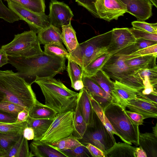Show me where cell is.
Listing matches in <instances>:
<instances>
[{"mask_svg": "<svg viewBox=\"0 0 157 157\" xmlns=\"http://www.w3.org/2000/svg\"><path fill=\"white\" fill-rule=\"evenodd\" d=\"M8 63L15 67L17 73L31 85L37 80L53 77L66 69V58L49 56L44 51L40 55L29 57L8 56Z\"/></svg>", "mask_w": 157, "mask_h": 157, "instance_id": "1", "label": "cell"}, {"mask_svg": "<svg viewBox=\"0 0 157 157\" xmlns=\"http://www.w3.org/2000/svg\"><path fill=\"white\" fill-rule=\"evenodd\" d=\"M31 85L12 70H0V101H8L29 110L37 100Z\"/></svg>", "mask_w": 157, "mask_h": 157, "instance_id": "2", "label": "cell"}, {"mask_svg": "<svg viewBox=\"0 0 157 157\" xmlns=\"http://www.w3.org/2000/svg\"><path fill=\"white\" fill-rule=\"evenodd\" d=\"M35 82L41 89L46 105L57 113L74 110L78 93L69 89L53 77L40 78Z\"/></svg>", "mask_w": 157, "mask_h": 157, "instance_id": "3", "label": "cell"}, {"mask_svg": "<svg viewBox=\"0 0 157 157\" xmlns=\"http://www.w3.org/2000/svg\"><path fill=\"white\" fill-rule=\"evenodd\" d=\"M120 105L111 103L103 109L105 114L110 123L118 136L124 142L139 146V126L134 124Z\"/></svg>", "mask_w": 157, "mask_h": 157, "instance_id": "4", "label": "cell"}, {"mask_svg": "<svg viewBox=\"0 0 157 157\" xmlns=\"http://www.w3.org/2000/svg\"><path fill=\"white\" fill-rule=\"evenodd\" d=\"M112 33L111 30L79 44L73 52L69 53L68 57L83 70L95 59L107 52Z\"/></svg>", "mask_w": 157, "mask_h": 157, "instance_id": "5", "label": "cell"}, {"mask_svg": "<svg viewBox=\"0 0 157 157\" xmlns=\"http://www.w3.org/2000/svg\"><path fill=\"white\" fill-rule=\"evenodd\" d=\"M8 56L29 57L41 54L42 50L36 33L30 30L14 35L10 43L1 47Z\"/></svg>", "mask_w": 157, "mask_h": 157, "instance_id": "6", "label": "cell"}, {"mask_svg": "<svg viewBox=\"0 0 157 157\" xmlns=\"http://www.w3.org/2000/svg\"><path fill=\"white\" fill-rule=\"evenodd\" d=\"M78 140L84 145L87 143L93 144L105 154L116 143L113 135L106 128L94 110L91 123L87 125L82 137Z\"/></svg>", "mask_w": 157, "mask_h": 157, "instance_id": "7", "label": "cell"}, {"mask_svg": "<svg viewBox=\"0 0 157 157\" xmlns=\"http://www.w3.org/2000/svg\"><path fill=\"white\" fill-rule=\"evenodd\" d=\"M74 110L57 113L49 128L40 140L48 144L72 135Z\"/></svg>", "mask_w": 157, "mask_h": 157, "instance_id": "8", "label": "cell"}, {"mask_svg": "<svg viewBox=\"0 0 157 157\" xmlns=\"http://www.w3.org/2000/svg\"><path fill=\"white\" fill-rule=\"evenodd\" d=\"M8 8L27 23L31 30L37 33L50 25L48 15L33 12L12 1H7Z\"/></svg>", "mask_w": 157, "mask_h": 157, "instance_id": "9", "label": "cell"}, {"mask_svg": "<svg viewBox=\"0 0 157 157\" xmlns=\"http://www.w3.org/2000/svg\"><path fill=\"white\" fill-rule=\"evenodd\" d=\"M133 56L115 54L110 57L101 69L110 78L120 82L136 71L128 67L125 62L126 59Z\"/></svg>", "mask_w": 157, "mask_h": 157, "instance_id": "10", "label": "cell"}, {"mask_svg": "<svg viewBox=\"0 0 157 157\" xmlns=\"http://www.w3.org/2000/svg\"><path fill=\"white\" fill-rule=\"evenodd\" d=\"M94 5L99 18L108 21L127 13L126 6L121 0H96Z\"/></svg>", "mask_w": 157, "mask_h": 157, "instance_id": "11", "label": "cell"}, {"mask_svg": "<svg viewBox=\"0 0 157 157\" xmlns=\"http://www.w3.org/2000/svg\"><path fill=\"white\" fill-rule=\"evenodd\" d=\"M121 106L127 107L132 112L141 114L144 119L157 118V103L147 98L142 94L135 98L124 101Z\"/></svg>", "mask_w": 157, "mask_h": 157, "instance_id": "12", "label": "cell"}, {"mask_svg": "<svg viewBox=\"0 0 157 157\" xmlns=\"http://www.w3.org/2000/svg\"><path fill=\"white\" fill-rule=\"evenodd\" d=\"M48 15L50 25L58 28L69 24L74 16L69 7L63 2L51 0Z\"/></svg>", "mask_w": 157, "mask_h": 157, "instance_id": "13", "label": "cell"}, {"mask_svg": "<svg viewBox=\"0 0 157 157\" xmlns=\"http://www.w3.org/2000/svg\"><path fill=\"white\" fill-rule=\"evenodd\" d=\"M112 33L107 52L112 56L136 42V39L127 28H115Z\"/></svg>", "mask_w": 157, "mask_h": 157, "instance_id": "14", "label": "cell"}, {"mask_svg": "<svg viewBox=\"0 0 157 157\" xmlns=\"http://www.w3.org/2000/svg\"><path fill=\"white\" fill-rule=\"evenodd\" d=\"M126 6L127 13L137 21H144L152 16V4L149 0H121Z\"/></svg>", "mask_w": 157, "mask_h": 157, "instance_id": "15", "label": "cell"}, {"mask_svg": "<svg viewBox=\"0 0 157 157\" xmlns=\"http://www.w3.org/2000/svg\"><path fill=\"white\" fill-rule=\"evenodd\" d=\"M29 146L33 157H67L60 151L49 144L40 140H33Z\"/></svg>", "mask_w": 157, "mask_h": 157, "instance_id": "16", "label": "cell"}, {"mask_svg": "<svg viewBox=\"0 0 157 157\" xmlns=\"http://www.w3.org/2000/svg\"><path fill=\"white\" fill-rule=\"evenodd\" d=\"M113 82L114 103L121 106L124 101L136 98L141 92V91L135 90L120 82L115 81Z\"/></svg>", "mask_w": 157, "mask_h": 157, "instance_id": "17", "label": "cell"}, {"mask_svg": "<svg viewBox=\"0 0 157 157\" xmlns=\"http://www.w3.org/2000/svg\"><path fill=\"white\" fill-rule=\"evenodd\" d=\"M54 118L35 119L28 116L26 121L28 126L32 128L34 130V136L33 140L40 141L42 139Z\"/></svg>", "mask_w": 157, "mask_h": 157, "instance_id": "18", "label": "cell"}, {"mask_svg": "<svg viewBox=\"0 0 157 157\" xmlns=\"http://www.w3.org/2000/svg\"><path fill=\"white\" fill-rule=\"evenodd\" d=\"M157 56L153 55L134 56L126 59L125 62L128 67L136 71L156 66L155 61Z\"/></svg>", "mask_w": 157, "mask_h": 157, "instance_id": "19", "label": "cell"}, {"mask_svg": "<svg viewBox=\"0 0 157 157\" xmlns=\"http://www.w3.org/2000/svg\"><path fill=\"white\" fill-rule=\"evenodd\" d=\"M139 144L147 157H157V137L153 133H139Z\"/></svg>", "mask_w": 157, "mask_h": 157, "instance_id": "20", "label": "cell"}, {"mask_svg": "<svg viewBox=\"0 0 157 157\" xmlns=\"http://www.w3.org/2000/svg\"><path fill=\"white\" fill-rule=\"evenodd\" d=\"M78 98L82 114L87 125L92 121L93 112L90 100V94L83 88L80 90Z\"/></svg>", "mask_w": 157, "mask_h": 157, "instance_id": "21", "label": "cell"}, {"mask_svg": "<svg viewBox=\"0 0 157 157\" xmlns=\"http://www.w3.org/2000/svg\"><path fill=\"white\" fill-rule=\"evenodd\" d=\"M37 33V36L40 44L45 45L53 42L63 43L61 38V31L59 28L51 25Z\"/></svg>", "mask_w": 157, "mask_h": 157, "instance_id": "22", "label": "cell"}, {"mask_svg": "<svg viewBox=\"0 0 157 157\" xmlns=\"http://www.w3.org/2000/svg\"><path fill=\"white\" fill-rule=\"evenodd\" d=\"M135 148L125 142L116 143L106 151L105 157H136Z\"/></svg>", "mask_w": 157, "mask_h": 157, "instance_id": "23", "label": "cell"}, {"mask_svg": "<svg viewBox=\"0 0 157 157\" xmlns=\"http://www.w3.org/2000/svg\"><path fill=\"white\" fill-rule=\"evenodd\" d=\"M132 75L141 80L144 88L153 86L157 88V66L139 69L135 71Z\"/></svg>", "mask_w": 157, "mask_h": 157, "instance_id": "24", "label": "cell"}, {"mask_svg": "<svg viewBox=\"0 0 157 157\" xmlns=\"http://www.w3.org/2000/svg\"><path fill=\"white\" fill-rule=\"evenodd\" d=\"M90 77L112 98L113 103H114V82L107 74L101 69Z\"/></svg>", "mask_w": 157, "mask_h": 157, "instance_id": "25", "label": "cell"}, {"mask_svg": "<svg viewBox=\"0 0 157 157\" xmlns=\"http://www.w3.org/2000/svg\"><path fill=\"white\" fill-rule=\"evenodd\" d=\"M61 38L69 53L73 52L79 44L75 31L71 23L62 27Z\"/></svg>", "mask_w": 157, "mask_h": 157, "instance_id": "26", "label": "cell"}, {"mask_svg": "<svg viewBox=\"0 0 157 157\" xmlns=\"http://www.w3.org/2000/svg\"><path fill=\"white\" fill-rule=\"evenodd\" d=\"M57 113L54 109L37 100L29 111V116L35 119L54 118Z\"/></svg>", "mask_w": 157, "mask_h": 157, "instance_id": "27", "label": "cell"}, {"mask_svg": "<svg viewBox=\"0 0 157 157\" xmlns=\"http://www.w3.org/2000/svg\"><path fill=\"white\" fill-rule=\"evenodd\" d=\"M73 124L74 130L72 135L78 140L81 139L85 132L87 125L81 113L78 97L74 110Z\"/></svg>", "mask_w": 157, "mask_h": 157, "instance_id": "28", "label": "cell"}, {"mask_svg": "<svg viewBox=\"0 0 157 157\" xmlns=\"http://www.w3.org/2000/svg\"><path fill=\"white\" fill-rule=\"evenodd\" d=\"M106 52L98 56L82 70V75L90 77L101 69L105 63L111 56Z\"/></svg>", "mask_w": 157, "mask_h": 157, "instance_id": "29", "label": "cell"}, {"mask_svg": "<svg viewBox=\"0 0 157 157\" xmlns=\"http://www.w3.org/2000/svg\"><path fill=\"white\" fill-rule=\"evenodd\" d=\"M82 80L84 88L92 96H97L105 98L113 103L112 98L98 86L90 77L82 75Z\"/></svg>", "mask_w": 157, "mask_h": 157, "instance_id": "30", "label": "cell"}, {"mask_svg": "<svg viewBox=\"0 0 157 157\" xmlns=\"http://www.w3.org/2000/svg\"><path fill=\"white\" fill-rule=\"evenodd\" d=\"M23 132H0V148L6 153L18 140Z\"/></svg>", "mask_w": 157, "mask_h": 157, "instance_id": "31", "label": "cell"}, {"mask_svg": "<svg viewBox=\"0 0 157 157\" xmlns=\"http://www.w3.org/2000/svg\"><path fill=\"white\" fill-rule=\"evenodd\" d=\"M44 52L47 54L54 56L64 57L67 59L69 53L63 44L53 42L44 45Z\"/></svg>", "mask_w": 157, "mask_h": 157, "instance_id": "32", "label": "cell"}, {"mask_svg": "<svg viewBox=\"0 0 157 157\" xmlns=\"http://www.w3.org/2000/svg\"><path fill=\"white\" fill-rule=\"evenodd\" d=\"M12 1L27 9L36 13H45V5L44 0H4Z\"/></svg>", "mask_w": 157, "mask_h": 157, "instance_id": "33", "label": "cell"}, {"mask_svg": "<svg viewBox=\"0 0 157 157\" xmlns=\"http://www.w3.org/2000/svg\"><path fill=\"white\" fill-rule=\"evenodd\" d=\"M90 98L93 110L103 124L111 133L113 135L115 134L118 136L117 134L105 114L102 108L98 102L93 98L90 94Z\"/></svg>", "mask_w": 157, "mask_h": 157, "instance_id": "34", "label": "cell"}, {"mask_svg": "<svg viewBox=\"0 0 157 157\" xmlns=\"http://www.w3.org/2000/svg\"><path fill=\"white\" fill-rule=\"evenodd\" d=\"M48 144L58 150H61L72 149L82 144L73 135Z\"/></svg>", "mask_w": 157, "mask_h": 157, "instance_id": "35", "label": "cell"}, {"mask_svg": "<svg viewBox=\"0 0 157 157\" xmlns=\"http://www.w3.org/2000/svg\"><path fill=\"white\" fill-rule=\"evenodd\" d=\"M67 59L68 64L67 71L71 81V86L76 81L82 80V72L77 63L69 57Z\"/></svg>", "mask_w": 157, "mask_h": 157, "instance_id": "36", "label": "cell"}, {"mask_svg": "<svg viewBox=\"0 0 157 157\" xmlns=\"http://www.w3.org/2000/svg\"><path fill=\"white\" fill-rule=\"evenodd\" d=\"M27 126L26 121L11 123L0 122V132H23L24 129Z\"/></svg>", "mask_w": 157, "mask_h": 157, "instance_id": "37", "label": "cell"}, {"mask_svg": "<svg viewBox=\"0 0 157 157\" xmlns=\"http://www.w3.org/2000/svg\"><path fill=\"white\" fill-rule=\"evenodd\" d=\"M67 157H92L86 147L82 144L74 148L65 150H59Z\"/></svg>", "mask_w": 157, "mask_h": 157, "instance_id": "38", "label": "cell"}, {"mask_svg": "<svg viewBox=\"0 0 157 157\" xmlns=\"http://www.w3.org/2000/svg\"><path fill=\"white\" fill-rule=\"evenodd\" d=\"M0 18L10 23H13L21 20L18 16L0 0Z\"/></svg>", "mask_w": 157, "mask_h": 157, "instance_id": "39", "label": "cell"}, {"mask_svg": "<svg viewBox=\"0 0 157 157\" xmlns=\"http://www.w3.org/2000/svg\"><path fill=\"white\" fill-rule=\"evenodd\" d=\"M25 109L18 105L8 101H0V111L17 117L18 113Z\"/></svg>", "mask_w": 157, "mask_h": 157, "instance_id": "40", "label": "cell"}, {"mask_svg": "<svg viewBox=\"0 0 157 157\" xmlns=\"http://www.w3.org/2000/svg\"><path fill=\"white\" fill-rule=\"evenodd\" d=\"M133 29L151 33L157 34V23H149L144 21H134L132 22Z\"/></svg>", "mask_w": 157, "mask_h": 157, "instance_id": "41", "label": "cell"}, {"mask_svg": "<svg viewBox=\"0 0 157 157\" xmlns=\"http://www.w3.org/2000/svg\"><path fill=\"white\" fill-rule=\"evenodd\" d=\"M120 82L139 91H142L144 88L141 80L132 75L123 79Z\"/></svg>", "mask_w": 157, "mask_h": 157, "instance_id": "42", "label": "cell"}, {"mask_svg": "<svg viewBox=\"0 0 157 157\" xmlns=\"http://www.w3.org/2000/svg\"><path fill=\"white\" fill-rule=\"evenodd\" d=\"M129 29L135 38L143 39L157 42V34L151 33L131 28Z\"/></svg>", "mask_w": 157, "mask_h": 157, "instance_id": "43", "label": "cell"}, {"mask_svg": "<svg viewBox=\"0 0 157 157\" xmlns=\"http://www.w3.org/2000/svg\"><path fill=\"white\" fill-rule=\"evenodd\" d=\"M78 4L86 9L94 16L99 17L95 6L96 0H75Z\"/></svg>", "mask_w": 157, "mask_h": 157, "instance_id": "44", "label": "cell"}, {"mask_svg": "<svg viewBox=\"0 0 157 157\" xmlns=\"http://www.w3.org/2000/svg\"><path fill=\"white\" fill-rule=\"evenodd\" d=\"M157 44L154 41L143 39H136L135 43L132 45L134 52L148 47Z\"/></svg>", "mask_w": 157, "mask_h": 157, "instance_id": "45", "label": "cell"}, {"mask_svg": "<svg viewBox=\"0 0 157 157\" xmlns=\"http://www.w3.org/2000/svg\"><path fill=\"white\" fill-rule=\"evenodd\" d=\"M33 157V155L29 151L28 140L23 136L21 144L17 155L16 157Z\"/></svg>", "mask_w": 157, "mask_h": 157, "instance_id": "46", "label": "cell"}, {"mask_svg": "<svg viewBox=\"0 0 157 157\" xmlns=\"http://www.w3.org/2000/svg\"><path fill=\"white\" fill-rule=\"evenodd\" d=\"M150 55L157 56V44L137 51L129 55L141 56Z\"/></svg>", "mask_w": 157, "mask_h": 157, "instance_id": "47", "label": "cell"}, {"mask_svg": "<svg viewBox=\"0 0 157 157\" xmlns=\"http://www.w3.org/2000/svg\"><path fill=\"white\" fill-rule=\"evenodd\" d=\"M124 111L132 121L135 124L138 126L142 125L144 122V119L142 115L135 112L124 109Z\"/></svg>", "mask_w": 157, "mask_h": 157, "instance_id": "48", "label": "cell"}, {"mask_svg": "<svg viewBox=\"0 0 157 157\" xmlns=\"http://www.w3.org/2000/svg\"><path fill=\"white\" fill-rule=\"evenodd\" d=\"M23 137V134L18 140L5 153L4 157H16V155L21 144Z\"/></svg>", "mask_w": 157, "mask_h": 157, "instance_id": "49", "label": "cell"}, {"mask_svg": "<svg viewBox=\"0 0 157 157\" xmlns=\"http://www.w3.org/2000/svg\"><path fill=\"white\" fill-rule=\"evenodd\" d=\"M92 157H105V155L101 150L90 143H87L85 145Z\"/></svg>", "mask_w": 157, "mask_h": 157, "instance_id": "50", "label": "cell"}, {"mask_svg": "<svg viewBox=\"0 0 157 157\" xmlns=\"http://www.w3.org/2000/svg\"><path fill=\"white\" fill-rule=\"evenodd\" d=\"M17 117L0 111V122L11 123L16 122Z\"/></svg>", "mask_w": 157, "mask_h": 157, "instance_id": "51", "label": "cell"}, {"mask_svg": "<svg viewBox=\"0 0 157 157\" xmlns=\"http://www.w3.org/2000/svg\"><path fill=\"white\" fill-rule=\"evenodd\" d=\"M23 135L28 140H33L34 136V130L32 128L27 126L24 129Z\"/></svg>", "mask_w": 157, "mask_h": 157, "instance_id": "52", "label": "cell"}, {"mask_svg": "<svg viewBox=\"0 0 157 157\" xmlns=\"http://www.w3.org/2000/svg\"><path fill=\"white\" fill-rule=\"evenodd\" d=\"M29 116V111L24 109L18 114L16 122H22L26 121Z\"/></svg>", "mask_w": 157, "mask_h": 157, "instance_id": "53", "label": "cell"}, {"mask_svg": "<svg viewBox=\"0 0 157 157\" xmlns=\"http://www.w3.org/2000/svg\"><path fill=\"white\" fill-rule=\"evenodd\" d=\"M8 63V56L2 49H0V67Z\"/></svg>", "mask_w": 157, "mask_h": 157, "instance_id": "54", "label": "cell"}, {"mask_svg": "<svg viewBox=\"0 0 157 157\" xmlns=\"http://www.w3.org/2000/svg\"><path fill=\"white\" fill-rule=\"evenodd\" d=\"M135 154L136 157H147L146 152L140 146L135 148Z\"/></svg>", "mask_w": 157, "mask_h": 157, "instance_id": "55", "label": "cell"}, {"mask_svg": "<svg viewBox=\"0 0 157 157\" xmlns=\"http://www.w3.org/2000/svg\"><path fill=\"white\" fill-rule=\"evenodd\" d=\"M75 90L78 91L84 88V84L82 80H78L76 81L73 85L71 86Z\"/></svg>", "mask_w": 157, "mask_h": 157, "instance_id": "56", "label": "cell"}, {"mask_svg": "<svg viewBox=\"0 0 157 157\" xmlns=\"http://www.w3.org/2000/svg\"><path fill=\"white\" fill-rule=\"evenodd\" d=\"M152 129L153 133L156 137H157V123L155 126L152 127Z\"/></svg>", "mask_w": 157, "mask_h": 157, "instance_id": "57", "label": "cell"}, {"mask_svg": "<svg viewBox=\"0 0 157 157\" xmlns=\"http://www.w3.org/2000/svg\"><path fill=\"white\" fill-rule=\"evenodd\" d=\"M152 3V5L154 6L155 7H157V0H149Z\"/></svg>", "mask_w": 157, "mask_h": 157, "instance_id": "58", "label": "cell"}, {"mask_svg": "<svg viewBox=\"0 0 157 157\" xmlns=\"http://www.w3.org/2000/svg\"><path fill=\"white\" fill-rule=\"evenodd\" d=\"M5 155V153L2 152H0V157H4Z\"/></svg>", "mask_w": 157, "mask_h": 157, "instance_id": "59", "label": "cell"}, {"mask_svg": "<svg viewBox=\"0 0 157 157\" xmlns=\"http://www.w3.org/2000/svg\"><path fill=\"white\" fill-rule=\"evenodd\" d=\"M0 152H4L0 148ZM5 153V152H4Z\"/></svg>", "mask_w": 157, "mask_h": 157, "instance_id": "60", "label": "cell"}]
</instances>
